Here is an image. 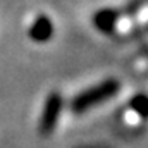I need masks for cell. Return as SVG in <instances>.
Masks as SVG:
<instances>
[{
  "label": "cell",
  "instance_id": "6da1fadb",
  "mask_svg": "<svg viewBox=\"0 0 148 148\" xmlns=\"http://www.w3.org/2000/svg\"><path fill=\"white\" fill-rule=\"evenodd\" d=\"M121 90V81L117 77H107L83 91H79L73 100H71V110L74 114H83V112L90 110L93 107L102 105L103 102L110 100L112 97H115Z\"/></svg>",
  "mask_w": 148,
  "mask_h": 148
},
{
  "label": "cell",
  "instance_id": "7a4b0ae2",
  "mask_svg": "<svg viewBox=\"0 0 148 148\" xmlns=\"http://www.w3.org/2000/svg\"><path fill=\"white\" fill-rule=\"evenodd\" d=\"M64 109V98L60 95V91H50L45 98V103H43V110L40 115V121H38V133L41 136H50L53 134L57 124H59V119H60V114Z\"/></svg>",
  "mask_w": 148,
  "mask_h": 148
},
{
  "label": "cell",
  "instance_id": "3957f363",
  "mask_svg": "<svg viewBox=\"0 0 148 148\" xmlns=\"http://www.w3.org/2000/svg\"><path fill=\"white\" fill-rule=\"evenodd\" d=\"M119 21H121V10L119 9H114V7L98 9L93 14V17H91V24L102 35H112L115 31Z\"/></svg>",
  "mask_w": 148,
  "mask_h": 148
},
{
  "label": "cell",
  "instance_id": "277c9868",
  "mask_svg": "<svg viewBox=\"0 0 148 148\" xmlns=\"http://www.w3.org/2000/svg\"><path fill=\"white\" fill-rule=\"evenodd\" d=\"M55 35L53 21L47 14H38L28 28V38L35 43H48Z\"/></svg>",
  "mask_w": 148,
  "mask_h": 148
},
{
  "label": "cell",
  "instance_id": "5b68a950",
  "mask_svg": "<svg viewBox=\"0 0 148 148\" xmlns=\"http://www.w3.org/2000/svg\"><path fill=\"white\" fill-rule=\"evenodd\" d=\"M145 103H147V95L145 93H138L129 100V109L134 112L140 119H145Z\"/></svg>",
  "mask_w": 148,
  "mask_h": 148
},
{
  "label": "cell",
  "instance_id": "8992f818",
  "mask_svg": "<svg viewBox=\"0 0 148 148\" xmlns=\"http://www.w3.org/2000/svg\"><path fill=\"white\" fill-rule=\"evenodd\" d=\"M145 3V0H131L129 3H127V9H126V14H129V16H133V14H136L138 10H140V7Z\"/></svg>",
  "mask_w": 148,
  "mask_h": 148
}]
</instances>
